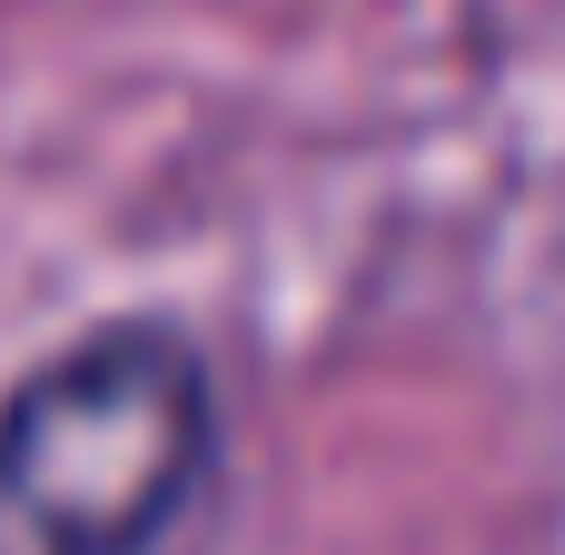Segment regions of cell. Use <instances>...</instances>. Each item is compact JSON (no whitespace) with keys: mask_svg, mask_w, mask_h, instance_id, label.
Returning <instances> with one entry per match:
<instances>
[{"mask_svg":"<svg viewBox=\"0 0 565 555\" xmlns=\"http://www.w3.org/2000/svg\"><path fill=\"white\" fill-rule=\"evenodd\" d=\"M218 457L209 348L169 308H119L0 387V555H169Z\"/></svg>","mask_w":565,"mask_h":555,"instance_id":"obj_1","label":"cell"}]
</instances>
